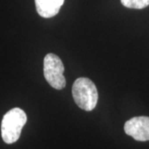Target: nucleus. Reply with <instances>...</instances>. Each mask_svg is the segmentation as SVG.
<instances>
[{"label": "nucleus", "instance_id": "obj_6", "mask_svg": "<svg viewBox=\"0 0 149 149\" xmlns=\"http://www.w3.org/2000/svg\"><path fill=\"white\" fill-rule=\"evenodd\" d=\"M124 7L133 9H143L149 5V0H121Z\"/></svg>", "mask_w": 149, "mask_h": 149}, {"label": "nucleus", "instance_id": "obj_1", "mask_svg": "<svg viewBox=\"0 0 149 149\" xmlns=\"http://www.w3.org/2000/svg\"><path fill=\"white\" fill-rule=\"evenodd\" d=\"M27 114L19 108L12 109L6 113L2 120L1 133L4 143H14L21 135L22 129L27 123Z\"/></svg>", "mask_w": 149, "mask_h": 149}, {"label": "nucleus", "instance_id": "obj_4", "mask_svg": "<svg viewBox=\"0 0 149 149\" xmlns=\"http://www.w3.org/2000/svg\"><path fill=\"white\" fill-rule=\"evenodd\" d=\"M124 131L137 141H149V117L132 118L125 123Z\"/></svg>", "mask_w": 149, "mask_h": 149}, {"label": "nucleus", "instance_id": "obj_2", "mask_svg": "<svg viewBox=\"0 0 149 149\" xmlns=\"http://www.w3.org/2000/svg\"><path fill=\"white\" fill-rule=\"evenodd\" d=\"M72 95L75 104L85 111H91L98 102V91L93 81L85 77L75 80L72 86Z\"/></svg>", "mask_w": 149, "mask_h": 149}, {"label": "nucleus", "instance_id": "obj_3", "mask_svg": "<svg viewBox=\"0 0 149 149\" xmlns=\"http://www.w3.org/2000/svg\"><path fill=\"white\" fill-rule=\"evenodd\" d=\"M64 65L56 55L47 54L44 57V77L49 85L56 90L64 89L66 81L64 76Z\"/></svg>", "mask_w": 149, "mask_h": 149}, {"label": "nucleus", "instance_id": "obj_5", "mask_svg": "<svg viewBox=\"0 0 149 149\" xmlns=\"http://www.w3.org/2000/svg\"><path fill=\"white\" fill-rule=\"evenodd\" d=\"M65 0H35L37 13L42 17L49 18L59 13Z\"/></svg>", "mask_w": 149, "mask_h": 149}]
</instances>
